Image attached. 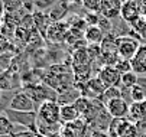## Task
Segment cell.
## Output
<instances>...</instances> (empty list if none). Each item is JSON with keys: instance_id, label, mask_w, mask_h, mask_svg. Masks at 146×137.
<instances>
[{"instance_id": "2e32d148", "label": "cell", "mask_w": 146, "mask_h": 137, "mask_svg": "<svg viewBox=\"0 0 146 137\" xmlns=\"http://www.w3.org/2000/svg\"><path fill=\"white\" fill-rule=\"evenodd\" d=\"M116 98H123V92L120 90V87H111V88H106V91H104L101 95L98 101L104 105H107L111 100H116Z\"/></svg>"}, {"instance_id": "7402d4cb", "label": "cell", "mask_w": 146, "mask_h": 137, "mask_svg": "<svg viewBox=\"0 0 146 137\" xmlns=\"http://www.w3.org/2000/svg\"><path fill=\"white\" fill-rule=\"evenodd\" d=\"M121 75L123 74H127V72H130V71H133L132 69V64H130V61H127V59H119V62L116 64V67H114Z\"/></svg>"}, {"instance_id": "5bb4252c", "label": "cell", "mask_w": 146, "mask_h": 137, "mask_svg": "<svg viewBox=\"0 0 146 137\" xmlns=\"http://www.w3.org/2000/svg\"><path fill=\"white\" fill-rule=\"evenodd\" d=\"M104 38H106V35L98 26H88L84 32V39L88 45H101Z\"/></svg>"}, {"instance_id": "603a6c76", "label": "cell", "mask_w": 146, "mask_h": 137, "mask_svg": "<svg viewBox=\"0 0 146 137\" xmlns=\"http://www.w3.org/2000/svg\"><path fill=\"white\" fill-rule=\"evenodd\" d=\"M33 3H35V7L42 9V12H44L46 7H54V6H55L54 2H33Z\"/></svg>"}, {"instance_id": "484cf974", "label": "cell", "mask_w": 146, "mask_h": 137, "mask_svg": "<svg viewBox=\"0 0 146 137\" xmlns=\"http://www.w3.org/2000/svg\"><path fill=\"white\" fill-rule=\"evenodd\" d=\"M91 137H110L107 133H101V131H93Z\"/></svg>"}, {"instance_id": "52a82bcc", "label": "cell", "mask_w": 146, "mask_h": 137, "mask_svg": "<svg viewBox=\"0 0 146 137\" xmlns=\"http://www.w3.org/2000/svg\"><path fill=\"white\" fill-rule=\"evenodd\" d=\"M97 76L101 80V82L106 85V88L120 87V84H121V74L114 67H101Z\"/></svg>"}, {"instance_id": "8fae6325", "label": "cell", "mask_w": 146, "mask_h": 137, "mask_svg": "<svg viewBox=\"0 0 146 137\" xmlns=\"http://www.w3.org/2000/svg\"><path fill=\"white\" fill-rule=\"evenodd\" d=\"M132 69L133 72L139 74H146V43H142L135 53V56L130 59Z\"/></svg>"}, {"instance_id": "6da1fadb", "label": "cell", "mask_w": 146, "mask_h": 137, "mask_svg": "<svg viewBox=\"0 0 146 137\" xmlns=\"http://www.w3.org/2000/svg\"><path fill=\"white\" fill-rule=\"evenodd\" d=\"M23 92H26L35 103H40V104L46 101L58 103V94L46 84H29L23 88Z\"/></svg>"}, {"instance_id": "277c9868", "label": "cell", "mask_w": 146, "mask_h": 137, "mask_svg": "<svg viewBox=\"0 0 146 137\" xmlns=\"http://www.w3.org/2000/svg\"><path fill=\"white\" fill-rule=\"evenodd\" d=\"M142 43L135 39L133 36L127 35V36H120L116 38V48H117V53L121 59H127L130 61L132 58L135 56V53L137 52L139 46Z\"/></svg>"}, {"instance_id": "5b68a950", "label": "cell", "mask_w": 146, "mask_h": 137, "mask_svg": "<svg viewBox=\"0 0 146 137\" xmlns=\"http://www.w3.org/2000/svg\"><path fill=\"white\" fill-rule=\"evenodd\" d=\"M9 108L15 111H20V113H35V101L23 91L15 92L13 97L10 98Z\"/></svg>"}, {"instance_id": "3957f363", "label": "cell", "mask_w": 146, "mask_h": 137, "mask_svg": "<svg viewBox=\"0 0 146 137\" xmlns=\"http://www.w3.org/2000/svg\"><path fill=\"white\" fill-rule=\"evenodd\" d=\"M38 120L46 124H61V105L56 101H46L38 108Z\"/></svg>"}, {"instance_id": "4316f807", "label": "cell", "mask_w": 146, "mask_h": 137, "mask_svg": "<svg viewBox=\"0 0 146 137\" xmlns=\"http://www.w3.org/2000/svg\"><path fill=\"white\" fill-rule=\"evenodd\" d=\"M140 10H142V16L146 19V2H140Z\"/></svg>"}, {"instance_id": "ba28073f", "label": "cell", "mask_w": 146, "mask_h": 137, "mask_svg": "<svg viewBox=\"0 0 146 137\" xmlns=\"http://www.w3.org/2000/svg\"><path fill=\"white\" fill-rule=\"evenodd\" d=\"M120 17H121L127 25L133 23L135 20H137L139 17H142L140 2H133V0H129V2H123Z\"/></svg>"}, {"instance_id": "cb8c5ba5", "label": "cell", "mask_w": 146, "mask_h": 137, "mask_svg": "<svg viewBox=\"0 0 146 137\" xmlns=\"http://www.w3.org/2000/svg\"><path fill=\"white\" fill-rule=\"evenodd\" d=\"M139 108H140V114H142V120H146V100L139 104Z\"/></svg>"}, {"instance_id": "7a4b0ae2", "label": "cell", "mask_w": 146, "mask_h": 137, "mask_svg": "<svg viewBox=\"0 0 146 137\" xmlns=\"http://www.w3.org/2000/svg\"><path fill=\"white\" fill-rule=\"evenodd\" d=\"M12 123H15L19 127H25V130L38 133V113H20L15 110H5L3 111Z\"/></svg>"}, {"instance_id": "ac0fdd59", "label": "cell", "mask_w": 146, "mask_h": 137, "mask_svg": "<svg viewBox=\"0 0 146 137\" xmlns=\"http://www.w3.org/2000/svg\"><path fill=\"white\" fill-rule=\"evenodd\" d=\"M137 82H139V75H137L136 72L130 71V72H127V74H123V75H121V84H120V87H124V88L132 90L133 87L137 85Z\"/></svg>"}, {"instance_id": "ffe728a7", "label": "cell", "mask_w": 146, "mask_h": 137, "mask_svg": "<svg viewBox=\"0 0 146 137\" xmlns=\"http://www.w3.org/2000/svg\"><path fill=\"white\" fill-rule=\"evenodd\" d=\"M130 100H132V103H136V104H140L146 100V94L139 85H136L130 90Z\"/></svg>"}, {"instance_id": "4fadbf2b", "label": "cell", "mask_w": 146, "mask_h": 137, "mask_svg": "<svg viewBox=\"0 0 146 137\" xmlns=\"http://www.w3.org/2000/svg\"><path fill=\"white\" fill-rule=\"evenodd\" d=\"M67 25L64 22H56L52 23L48 29H46V36L54 42H61L64 38H67Z\"/></svg>"}, {"instance_id": "8992f818", "label": "cell", "mask_w": 146, "mask_h": 137, "mask_svg": "<svg viewBox=\"0 0 146 137\" xmlns=\"http://www.w3.org/2000/svg\"><path fill=\"white\" fill-rule=\"evenodd\" d=\"M82 97H87V98H93V100H98L100 95L106 91V85L101 82V80L98 76H94L86 84H81V87L78 88Z\"/></svg>"}, {"instance_id": "d4e9b609", "label": "cell", "mask_w": 146, "mask_h": 137, "mask_svg": "<svg viewBox=\"0 0 146 137\" xmlns=\"http://www.w3.org/2000/svg\"><path fill=\"white\" fill-rule=\"evenodd\" d=\"M139 36H140V39H142V42L146 43V23L142 26V29H140V32H139Z\"/></svg>"}, {"instance_id": "44dd1931", "label": "cell", "mask_w": 146, "mask_h": 137, "mask_svg": "<svg viewBox=\"0 0 146 137\" xmlns=\"http://www.w3.org/2000/svg\"><path fill=\"white\" fill-rule=\"evenodd\" d=\"M101 3L103 0H86V2H82V7L87 9L88 13H97L100 14V9H101Z\"/></svg>"}, {"instance_id": "9c48e42d", "label": "cell", "mask_w": 146, "mask_h": 137, "mask_svg": "<svg viewBox=\"0 0 146 137\" xmlns=\"http://www.w3.org/2000/svg\"><path fill=\"white\" fill-rule=\"evenodd\" d=\"M106 108L113 119H127L130 103H127L124 98H116V100H111L106 105Z\"/></svg>"}, {"instance_id": "d6986e66", "label": "cell", "mask_w": 146, "mask_h": 137, "mask_svg": "<svg viewBox=\"0 0 146 137\" xmlns=\"http://www.w3.org/2000/svg\"><path fill=\"white\" fill-rule=\"evenodd\" d=\"M65 6H67V5H64V3H62V5H61V3H59V5H55V6H54V9H52V10H49V19H51V20H54V22L56 23L58 19L64 17V16H65V13L68 12Z\"/></svg>"}, {"instance_id": "e0dca14e", "label": "cell", "mask_w": 146, "mask_h": 137, "mask_svg": "<svg viewBox=\"0 0 146 137\" xmlns=\"http://www.w3.org/2000/svg\"><path fill=\"white\" fill-rule=\"evenodd\" d=\"M129 120L127 119H113V121L110 123V127L107 130V134L110 137H120L124 127L127 126Z\"/></svg>"}, {"instance_id": "7c38bea8", "label": "cell", "mask_w": 146, "mask_h": 137, "mask_svg": "<svg viewBox=\"0 0 146 137\" xmlns=\"http://www.w3.org/2000/svg\"><path fill=\"white\" fill-rule=\"evenodd\" d=\"M80 111L74 104H65L61 105V124H70L77 120H80Z\"/></svg>"}, {"instance_id": "30bf717a", "label": "cell", "mask_w": 146, "mask_h": 137, "mask_svg": "<svg viewBox=\"0 0 146 137\" xmlns=\"http://www.w3.org/2000/svg\"><path fill=\"white\" fill-rule=\"evenodd\" d=\"M121 6L123 2H119V0H103L100 14L109 20H116L121 14Z\"/></svg>"}, {"instance_id": "9a60e30c", "label": "cell", "mask_w": 146, "mask_h": 137, "mask_svg": "<svg viewBox=\"0 0 146 137\" xmlns=\"http://www.w3.org/2000/svg\"><path fill=\"white\" fill-rule=\"evenodd\" d=\"M23 130H17L16 128V124L10 121V119L2 113L0 115V136H9V134H16V133H20Z\"/></svg>"}]
</instances>
